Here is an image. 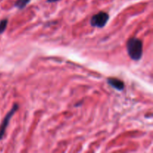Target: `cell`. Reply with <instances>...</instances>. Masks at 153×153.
Listing matches in <instances>:
<instances>
[{
  "instance_id": "7",
  "label": "cell",
  "mask_w": 153,
  "mask_h": 153,
  "mask_svg": "<svg viewBox=\"0 0 153 153\" xmlns=\"http://www.w3.org/2000/svg\"><path fill=\"white\" fill-rule=\"evenodd\" d=\"M60 1V0H47V2H49V3H53V2H56V1Z\"/></svg>"
},
{
  "instance_id": "2",
  "label": "cell",
  "mask_w": 153,
  "mask_h": 153,
  "mask_svg": "<svg viewBox=\"0 0 153 153\" xmlns=\"http://www.w3.org/2000/svg\"><path fill=\"white\" fill-rule=\"evenodd\" d=\"M109 19L108 13L104 11H100L96 13L91 17V25L93 27L103 28L107 24Z\"/></svg>"
},
{
  "instance_id": "3",
  "label": "cell",
  "mask_w": 153,
  "mask_h": 153,
  "mask_svg": "<svg viewBox=\"0 0 153 153\" xmlns=\"http://www.w3.org/2000/svg\"><path fill=\"white\" fill-rule=\"evenodd\" d=\"M18 109H19V105H18V104L15 103L13 105V107H12V108L10 109V111H9V112L7 114L3 120L1 126H0V140H1L3 137H4V134H5V131L7 129V127L8 126L9 123H10V119L13 117V115L17 111Z\"/></svg>"
},
{
  "instance_id": "6",
  "label": "cell",
  "mask_w": 153,
  "mask_h": 153,
  "mask_svg": "<svg viewBox=\"0 0 153 153\" xmlns=\"http://www.w3.org/2000/svg\"><path fill=\"white\" fill-rule=\"evenodd\" d=\"M7 22H8L7 19H1V20L0 21V34H2V33L5 31L6 27H7Z\"/></svg>"
},
{
  "instance_id": "4",
  "label": "cell",
  "mask_w": 153,
  "mask_h": 153,
  "mask_svg": "<svg viewBox=\"0 0 153 153\" xmlns=\"http://www.w3.org/2000/svg\"><path fill=\"white\" fill-rule=\"evenodd\" d=\"M107 83L111 87L120 91H123L124 89V87H125L124 82L120 79H116V78H108L107 79Z\"/></svg>"
},
{
  "instance_id": "5",
  "label": "cell",
  "mask_w": 153,
  "mask_h": 153,
  "mask_svg": "<svg viewBox=\"0 0 153 153\" xmlns=\"http://www.w3.org/2000/svg\"><path fill=\"white\" fill-rule=\"evenodd\" d=\"M31 0H16V2H15V7H17L19 10H22V9L25 8L27 5H28V3L30 2Z\"/></svg>"
},
{
  "instance_id": "1",
  "label": "cell",
  "mask_w": 153,
  "mask_h": 153,
  "mask_svg": "<svg viewBox=\"0 0 153 153\" xmlns=\"http://www.w3.org/2000/svg\"><path fill=\"white\" fill-rule=\"evenodd\" d=\"M126 49L130 58L139 61L143 56V42L137 37H131L126 43Z\"/></svg>"
}]
</instances>
